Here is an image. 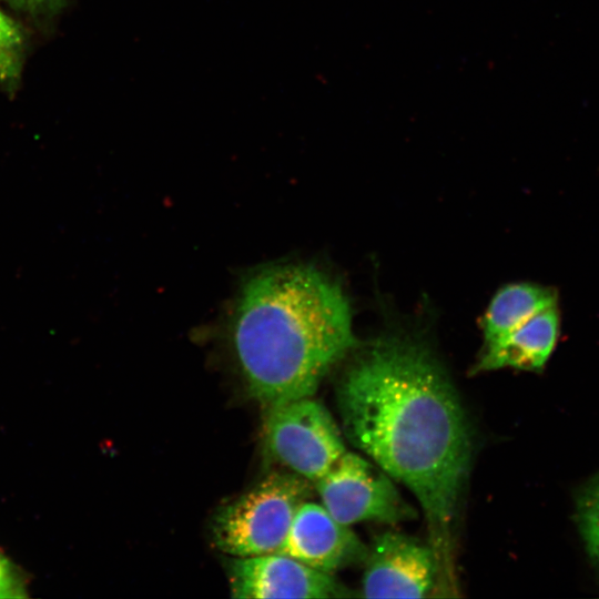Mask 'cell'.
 <instances>
[{"mask_svg":"<svg viewBox=\"0 0 599 599\" xmlns=\"http://www.w3.org/2000/svg\"><path fill=\"white\" fill-rule=\"evenodd\" d=\"M337 399L349 441L415 495L437 560H446L471 448L441 365L416 341L382 337L351 365Z\"/></svg>","mask_w":599,"mask_h":599,"instance_id":"1","label":"cell"},{"mask_svg":"<svg viewBox=\"0 0 599 599\" xmlns=\"http://www.w3.org/2000/svg\"><path fill=\"white\" fill-rule=\"evenodd\" d=\"M251 397L265 408L311 397L358 342L341 284L309 264H273L243 282L231 322Z\"/></svg>","mask_w":599,"mask_h":599,"instance_id":"2","label":"cell"},{"mask_svg":"<svg viewBox=\"0 0 599 599\" xmlns=\"http://www.w3.org/2000/svg\"><path fill=\"white\" fill-rule=\"evenodd\" d=\"M311 495L309 481L294 473L267 475L216 511L214 547L234 557L278 552L296 510Z\"/></svg>","mask_w":599,"mask_h":599,"instance_id":"3","label":"cell"},{"mask_svg":"<svg viewBox=\"0 0 599 599\" xmlns=\"http://www.w3.org/2000/svg\"><path fill=\"white\" fill-rule=\"evenodd\" d=\"M263 439L274 461L313 483L347 451L329 412L311 397L266 408Z\"/></svg>","mask_w":599,"mask_h":599,"instance_id":"4","label":"cell"},{"mask_svg":"<svg viewBox=\"0 0 599 599\" xmlns=\"http://www.w3.org/2000/svg\"><path fill=\"white\" fill-rule=\"evenodd\" d=\"M392 477L379 466L346 451L318 480L315 489L325 509L341 524H396L415 517Z\"/></svg>","mask_w":599,"mask_h":599,"instance_id":"5","label":"cell"},{"mask_svg":"<svg viewBox=\"0 0 599 599\" xmlns=\"http://www.w3.org/2000/svg\"><path fill=\"white\" fill-rule=\"evenodd\" d=\"M231 596L238 599L339 598L348 589L322 572L278 552L236 557L227 569Z\"/></svg>","mask_w":599,"mask_h":599,"instance_id":"6","label":"cell"},{"mask_svg":"<svg viewBox=\"0 0 599 599\" xmlns=\"http://www.w3.org/2000/svg\"><path fill=\"white\" fill-rule=\"evenodd\" d=\"M437 571L433 547L399 532H384L365 558L363 596L423 598L433 589Z\"/></svg>","mask_w":599,"mask_h":599,"instance_id":"7","label":"cell"},{"mask_svg":"<svg viewBox=\"0 0 599 599\" xmlns=\"http://www.w3.org/2000/svg\"><path fill=\"white\" fill-rule=\"evenodd\" d=\"M368 548L321 504L306 500L296 510L278 554L326 573L365 561Z\"/></svg>","mask_w":599,"mask_h":599,"instance_id":"8","label":"cell"},{"mask_svg":"<svg viewBox=\"0 0 599 599\" xmlns=\"http://www.w3.org/2000/svg\"><path fill=\"white\" fill-rule=\"evenodd\" d=\"M558 334L559 314L555 305L537 313L506 336L485 344L474 370H540L555 348Z\"/></svg>","mask_w":599,"mask_h":599,"instance_id":"9","label":"cell"},{"mask_svg":"<svg viewBox=\"0 0 599 599\" xmlns=\"http://www.w3.org/2000/svg\"><path fill=\"white\" fill-rule=\"evenodd\" d=\"M557 305V293L534 283H512L501 287L489 303L481 328L485 344L495 342L535 316Z\"/></svg>","mask_w":599,"mask_h":599,"instance_id":"10","label":"cell"},{"mask_svg":"<svg viewBox=\"0 0 599 599\" xmlns=\"http://www.w3.org/2000/svg\"><path fill=\"white\" fill-rule=\"evenodd\" d=\"M26 37L21 27L0 10V89L13 91L21 78Z\"/></svg>","mask_w":599,"mask_h":599,"instance_id":"11","label":"cell"},{"mask_svg":"<svg viewBox=\"0 0 599 599\" xmlns=\"http://www.w3.org/2000/svg\"><path fill=\"white\" fill-rule=\"evenodd\" d=\"M576 521L588 554L599 566V473L577 495Z\"/></svg>","mask_w":599,"mask_h":599,"instance_id":"12","label":"cell"},{"mask_svg":"<svg viewBox=\"0 0 599 599\" xmlns=\"http://www.w3.org/2000/svg\"><path fill=\"white\" fill-rule=\"evenodd\" d=\"M34 18H48L60 12L68 0H0Z\"/></svg>","mask_w":599,"mask_h":599,"instance_id":"13","label":"cell"},{"mask_svg":"<svg viewBox=\"0 0 599 599\" xmlns=\"http://www.w3.org/2000/svg\"><path fill=\"white\" fill-rule=\"evenodd\" d=\"M26 587L10 561L0 554V598H24Z\"/></svg>","mask_w":599,"mask_h":599,"instance_id":"14","label":"cell"}]
</instances>
